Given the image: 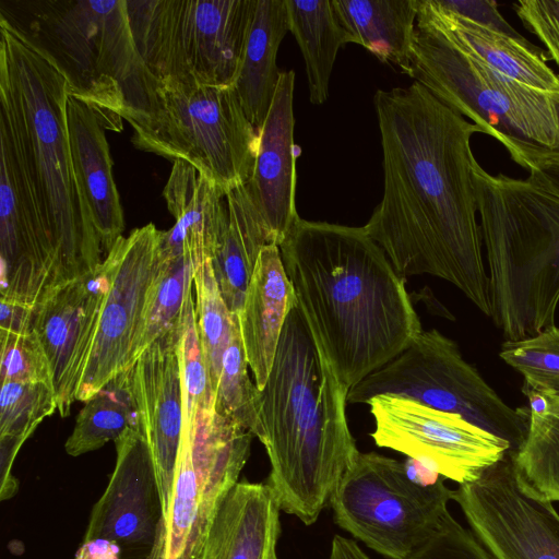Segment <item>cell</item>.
Wrapping results in <instances>:
<instances>
[{"label":"cell","instance_id":"obj_1","mask_svg":"<svg viewBox=\"0 0 559 559\" xmlns=\"http://www.w3.org/2000/svg\"><path fill=\"white\" fill-rule=\"evenodd\" d=\"M383 197L364 226L403 278L429 274L490 317L471 139L481 129L418 82L378 90Z\"/></svg>","mask_w":559,"mask_h":559},{"label":"cell","instance_id":"obj_2","mask_svg":"<svg viewBox=\"0 0 559 559\" xmlns=\"http://www.w3.org/2000/svg\"><path fill=\"white\" fill-rule=\"evenodd\" d=\"M280 250L305 323L347 391L423 332L404 278L365 227L299 218Z\"/></svg>","mask_w":559,"mask_h":559},{"label":"cell","instance_id":"obj_3","mask_svg":"<svg viewBox=\"0 0 559 559\" xmlns=\"http://www.w3.org/2000/svg\"><path fill=\"white\" fill-rule=\"evenodd\" d=\"M70 84L57 63L0 17V141L56 249L59 283L102 262V246L76 182L67 128Z\"/></svg>","mask_w":559,"mask_h":559},{"label":"cell","instance_id":"obj_4","mask_svg":"<svg viewBox=\"0 0 559 559\" xmlns=\"http://www.w3.org/2000/svg\"><path fill=\"white\" fill-rule=\"evenodd\" d=\"M347 393L296 304L259 400L271 464L266 484L281 510L305 525L318 520L359 453L347 424Z\"/></svg>","mask_w":559,"mask_h":559},{"label":"cell","instance_id":"obj_5","mask_svg":"<svg viewBox=\"0 0 559 559\" xmlns=\"http://www.w3.org/2000/svg\"><path fill=\"white\" fill-rule=\"evenodd\" d=\"M474 187L488 263L490 318L507 341L555 325L559 304V195L531 177L491 175Z\"/></svg>","mask_w":559,"mask_h":559},{"label":"cell","instance_id":"obj_6","mask_svg":"<svg viewBox=\"0 0 559 559\" xmlns=\"http://www.w3.org/2000/svg\"><path fill=\"white\" fill-rule=\"evenodd\" d=\"M121 118L139 150L182 160L225 194L250 179L259 130L234 86L156 78L145 67L126 96Z\"/></svg>","mask_w":559,"mask_h":559},{"label":"cell","instance_id":"obj_7","mask_svg":"<svg viewBox=\"0 0 559 559\" xmlns=\"http://www.w3.org/2000/svg\"><path fill=\"white\" fill-rule=\"evenodd\" d=\"M407 75L498 140L526 170L559 158V93L502 74L441 28L419 21Z\"/></svg>","mask_w":559,"mask_h":559},{"label":"cell","instance_id":"obj_8","mask_svg":"<svg viewBox=\"0 0 559 559\" xmlns=\"http://www.w3.org/2000/svg\"><path fill=\"white\" fill-rule=\"evenodd\" d=\"M0 17L57 63L106 130H122L127 92L145 69L127 0H1Z\"/></svg>","mask_w":559,"mask_h":559},{"label":"cell","instance_id":"obj_9","mask_svg":"<svg viewBox=\"0 0 559 559\" xmlns=\"http://www.w3.org/2000/svg\"><path fill=\"white\" fill-rule=\"evenodd\" d=\"M451 500L444 478L421 463L359 452L330 503L342 530L389 559H408L436 532Z\"/></svg>","mask_w":559,"mask_h":559},{"label":"cell","instance_id":"obj_10","mask_svg":"<svg viewBox=\"0 0 559 559\" xmlns=\"http://www.w3.org/2000/svg\"><path fill=\"white\" fill-rule=\"evenodd\" d=\"M136 49L156 78L234 86L255 0H127Z\"/></svg>","mask_w":559,"mask_h":559},{"label":"cell","instance_id":"obj_11","mask_svg":"<svg viewBox=\"0 0 559 559\" xmlns=\"http://www.w3.org/2000/svg\"><path fill=\"white\" fill-rule=\"evenodd\" d=\"M381 394L415 400L455 414L503 439L516 452L525 440L530 407L512 408L461 355L454 341L436 329L423 331L394 359L347 393V403H365Z\"/></svg>","mask_w":559,"mask_h":559},{"label":"cell","instance_id":"obj_12","mask_svg":"<svg viewBox=\"0 0 559 559\" xmlns=\"http://www.w3.org/2000/svg\"><path fill=\"white\" fill-rule=\"evenodd\" d=\"M253 435L215 409L183 426L154 559H198L211 522L250 455Z\"/></svg>","mask_w":559,"mask_h":559},{"label":"cell","instance_id":"obj_13","mask_svg":"<svg viewBox=\"0 0 559 559\" xmlns=\"http://www.w3.org/2000/svg\"><path fill=\"white\" fill-rule=\"evenodd\" d=\"M452 500L492 559H559V513L522 478L513 452L459 485Z\"/></svg>","mask_w":559,"mask_h":559},{"label":"cell","instance_id":"obj_14","mask_svg":"<svg viewBox=\"0 0 559 559\" xmlns=\"http://www.w3.org/2000/svg\"><path fill=\"white\" fill-rule=\"evenodd\" d=\"M367 404L378 447L401 452L459 485L475 480L510 451L507 441L463 417L412 399L381 394Z\"/></svg>","mask_w":559,"mask_h":559},{"label":"cell","instance_id":"obj_15","mask_svg":"<svg viewBox=\"0 0 559 559\" xmlns=\"http://www.w3.org/2000/svg\"><path fill=\"white\" fill-rule=\"evenodd\" d=\"M160 230L150 223L121 236L104 261L109 287L76 391L86 402L111 379L131 368L147 292L158 264Z\"/></svg>","mask_w":559,"mask_h":559},{"label":"cell","instance_id":"obj_16","mask_svg":"<svg viewBox=\"0 0 559 559\" xmlns=\"http://www.w3.org/2000/svg\"><path fill=\"white\" fill-rule=\"evenodd\" d=\"M116 465L94 504L83 540L114 544L121 559H154L164 510L143 427L128 428L116 441Z\"/></svg>","mask_w":559,"mask_h":559},{"label":"cell","instance_id":"obj_17","mask_svg":"<svg viewBox=\"0 0 559 559\" xmlns=\"http://www.w3.org/2000/svg\"><path fill=\"white\" fill-rule=\"evenodd\" d=\"M109 287L106 262L48 288L33 306L32 331L49 362L58 412L67 417L97 329Z\"/></svg>","mask_w":559,"mask_h":559},{"label":"cell","instance_id":"obj_18","mask_svg":"<svg viewBox=\"0 0 559 559\" xmlns=\"http://www.w3.org/2000/svg\"><path fill=\"white\" fill-rule=\"evenodd\" d=\"M58 283V258L51 238L9 147L0 142L1 298L34 306Z\"/></svg>","mask_w":559,"mask_h":559},{"label":"cell","instance_id":"obj_19","mask_svg":"<svg viewBox=\"0 0 559 559\" xmlns=\"http://www.w3.org/2000/svg\"><path fill=\"white\" fill-rule=\"evenodd\" d=\"M181 335L182 324L157 338L133 365V389L154 461L164 518L169 506L183 428Z\"/></svg>","mask_w":559,"mask_h":559},{"label":"cell","instance_id":"obj_20","mask_svg":"<svg viewBox=\"0 0 559 559\" xmlns=\"http://www.w3.org/2000/svg\"><path fill=\"white\" fill-rule=\"evenodd\" d=\"M294 83V71L281 72L267 117L259 130L253 171L245 185L270 243L278 247L300 218L295 205Z\"/></svg>","mask_w":559,"mask_h":559},{"label":"cell","instance_id":"obj_21","mask_svg":"<svg viewBox=\"0 0 559 559\" xmlns=\"http://www.w3.org/2000/svg\"><path fill=\"white\" fill-rule=\"evenodd\" d=\"M163 195L176 223L160 230L159 252L186 254L195 270L212 261L228 225L225 192L192 165L176 160Z\"/></svg>","mask_w":559,"mask_h":559},{"label":"cell","instance_id":"obj_22","mask_svg":"<svg viewBox=\"0 0 559 559\" xmlns=\"http://www.w3.org/2000/svg\"><path fill=\"white\" fill-rule=\"evenodd\" d=\"M67 128L76 182L107 254L122 236L124 221L106 129L92 107L72 94L67 102Z\"/></svg>","mask_w":559,"mask_h":559},{"label":"cell","instance_id":"obj_23","mask_svg":"<svg viewBox=\"0 0 559 559\" xmlns=\"http://www.w3.org/2000/svg\"><path fill=\"white\" fill-rule=\"evenodd\" d=\"M281 511L266 481L236 483L221 502L198 559H278Z\"/></svg>","mask_w":559,"mask_h":559},{"label":"cell","instance_id":"obj_24","mask_svg":"<svg viewBox=\"0 0 559 559\" xmlns=\"http://www.w3.org/2000/svg\"><path fill=\"white\" fill-rule=\"evenodd\" d=\"M296 304L280 247L264 246L237 314L246 358L259 390L267 380L284 323Z\"/></svg>","mask_w":559,"mask_h":559},{"label":"cell","instance_id":"obj_25","mask_svg":"<svg viewBox=\"0 0 559 559\" xmlns=\"http://www.w3.org/2000/svg\"><path fill=\"white\" fill-rule=\"evenodd\" d=\"M417 21L432 24L487 64L527 86L559 93V74L539 47L483 27L441 10L433 0H417Z\"/></svg>","mask_w":559,"mask_h":559},{"label":"cell","instance_id":"obj_26","mask_svg":"<svg viewBox=\"0 0 559 559\" xmlns=\"http://www.w3.org/2000/svg\"><path fill=\"white\" fill-rule=\"evenodd\" d=\"M288 31L285 0H255L234 87L246 116L258 130L267 117L277 88L282 71L276 57Z\"/></svg>","mask_w":559,"mask_h":559},{"label":"cell","instance_id":"obj_27","mask_svg":"<svg viewBox=\"0 0 559 559\" xmlns=\"http://www.w3.org/2000/svg\"><path fill=\"white\" fill-rule=\"evenodd\" d=\"M341 25L381 62L407 74L417 0H331Z\"/></svg>","mask_w":559,"mask_h":559},{"label":"cell","instance_id":"obj_28","mask_svg":"<svg viewBox=\"0 0 559 559\" xmlns=\"http://www.w3.org/2000/svg\"><path fill=\"white\" fill-rule=\"evenodd\" d=\"M228 225L214 259L215 278L231 313L242 308L261 249L271 245L265 225L246 186L226 194Z\"/></svg>","mask_w":559,"mask_h":559},{"label":"cell","instance_id":"obj_29","mask_svg":"<svg viewBox=\"0 0 559 559\" xmlns=\"http://www.w3.org/2000/svg\"><path fill=\"white\" fill-rule=\"evenodd\" d=\"M288 26L305 60L309 99L323 104L338 49L354 37L338 22L331 0H285Z\"/></svg>","mask_w":559,"mask_h":559},{"label":"cell","instance_id":"obj_30","mask_svg":"<svg viewBox=\"0 0 559 559\" xmlns=\"http://www.w3.org/2000/svg\"><path fill=\"white\" fill-rule=\"evenodd\" d=\"M58 409L52 385L44 382H2L0 393V499L19 489L12 467L17 452L37 426Z\"/></svg>","mask_w":559,"mask_h":559},{"label":"cell","instance_id":"obj_31","mask_svg":"<svg viewBox=\"0 0 559 559\" xmlns=\"http://www.w3.org/2000/svg\"><path fill=\"white\" fill-rule=\"evenodd\" d=\"M141 425L132 366L85 402L64 448L69 455L80 456L116 441L128 428Z\"/></svg>","mask_w":559,"mask_h":559},{"label":"cell","instance_id":"obj_32","mask_svg":"<svg viewBox=\"0 0 559 559\" xmlns=\"http://www.w3.org/2000/svg\"><path fill=\"white\" fill-rule=\"evenodd\" d=\"M530 403V425L514 454L522 478L542 497L559 501V397L523 390Z\"/></svg>","mask_w":559,"mask_h":559},{"label":"cell","instance_id":"obj_33","mask_svg":"<svg viewBox=\"0 0 559 559\" xmlns=\"http://www.w3.org/2000/svg\"><path fill=\"white\" fill-rule=\"evenodd\" d=\"M194 271L188 255H168L158 250L156 273L147 292L133 346V364L157 338L182 324L187 305L193 297Z\"/></svg>","mask_w":559,"mask_h":559},{"label":"cell","instance_id":"obj_34","mask_svg":"<svg viewBox=\"0 0 559 559\" xmlns=\"http://www.w3.org/2000/svg\"><path fill=\"white\" fill-rule=\"evenodd\" d=\"M193 286L197 330L216 392L237 314L230 312L221 295L212 261L204 262L194 271Z\"/></svg>","mask_w":559,"mask_h":559},{"label":"cell","instance_id":"obj_35","mask_svg":"<svg viewBox=\"0 0 559 559\" xmlns=\"http://www.w3.org/2000/svg\"><path fill=\"white\" fill-rule=\"evenodd\" d=\"M248 367L237 316L231 340L223 357L214 408L222 416L237 421L261 441L263 427L260 417V390L250 380Z\"/></svg>","mask_w":559,"mask_h":559},{"label":"cell","instance_id":"obj_36","mask_svg":"<svg viewBox=\"0 0 559 559\" xmlns=\"http://www.w3.org/2000/svg\"><path fill=\"white\" fill-rule=\"evenodd\" d=\"M499 357L524 379L523 390L559 397V328L534 336L506 341Z\"/></svg>","mask_w":559,"mask_h":559},{"label":"cell","instance_id":"obj_37","mask_svg":"<svg viewBox=\"0 0 559 559\" xmlns=\"http://www.w3.org/2000/svg\"><path fill=\"white\" fill-rule=\"evenodd\" d=\"M180 366L183 391V425L191 428L197 418L214 408L216 392L199 340L193 297L182 323Z\"/></svg>","mask_w":559,"mask_h":559},{"label":"cell","instance_id":"obj_38","mask_svg":"<svg viewBox=\"0 0 559 559\" xmlns=\"http://www.w3.org/2000/svg\"><path fill=\"white\" fill-rule=\"evenodd\" d=\"M0 340L1 383L44 382L52 385L48 359L33 331L16 333L1 330Z\"/></svg>","mask_w":559,"mask_h":559},{"label":"cell","instance_id":"obj_39","mask_svg":"<svg viewBox=\"0 0 559 559\" xmlns=\"http://www.w3.org/2000/svg\"><path fill=\"white\" fill-rule=\"evenodd\" d=\"M408 559H492L471 530L448 511L432 536Z\"/></svg>","mask_w":559,"mask_h":559},{"label":"cell","instance_id":"obj_40","mask_svg":"<svg viewBox=\"0 0 559 559\" xmlns=\"http://www.w3.org/2000/svg\"><path fill=\"white\" fill-rule=\"evenodd\" d=\"M515 13L545 45L547 55L559 66V0H523L514 4Z\"/></svg>","mask_w":559,"mask_h":559},{"label":"cell","instance_id":"obj_41","mask_svg":"<svg viewBox=\"0 0 559 559\" xmlns=\"http://www.w3.org/2000/svg\"><path fill=\"white\" fill-rule=\"evenodd\" d=\"M441 10L483 27L502 33L522 43H530L514 29L498 10L493 0H433Z\"/></svg>","mask_w":559,"mask_h":559},{"label":"cell","instance_id":"obj_42","mask_svg":"<svg viewBox=\"0 0 559 559\" xmlns=\"http://www.w3.org/2000/svg\"><path fill=\"white\" fill-rule=\"evenodd\" d=\"M33 306L1 298L0 330L23 333L32 331Z\"/></svg>","mask_w":559,"mask_h":559},{"label":"cell","instance_id":"obj_43","mask_svg":"<svg viewBox=\"0 0 559 559\" xmlns=\"http://www.w3.org/2000/svg\"><path fill=\"white\" fill-rule=\"evenodd\" d=\"M528 173V177L544 185L559 195V158L542 162Z\"/></svg>","mask_w":559,"mask_h":559},{"label":"cell","instance_id":"obj_44","mask_svg":"<svg viewBox=\"0 0 559 559\" xmlns=\"http://www.w3.org/2000/svg\"><path fill=\"white\" fill-rule=\"evenodd\" d=\"M330 559H371L353 539L336 535L331 544Z\"/></svg>","mask_w":559,"mask_h":559}]
</instances>
